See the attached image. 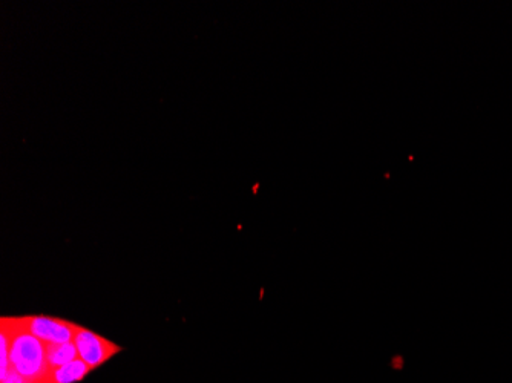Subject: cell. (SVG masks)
I'll list each match as a JSON object with an SVG mask.
<instances>
[{"label":"cell","instance_id":"cell-1","mask_svg":"<svg viewBox=\"0 0 512 383\" xmlns=\"http://www.w3.org/2000/svg\"><path fill=\"white\" fill-rule=\"evenodd\" d=\"M0 325L10 333L11 367L31 383H51V370L46 361V344L25 327L22 318H2Z\"/></svg>","mask_w":512,"mask_h":383},{"label":"cell","instance_id":"cell-2","mask_svg":"<svg viewBox=\"0 0 512 383\" xmlns=\"http://www.w3.org/2000/svg\"><path fill=\"white\" fill-rule=\"evenodd\" d=\"M79 357L91 368L92 371L111 361L112 357L122 353L123 348L114 344L100 334L94 333L89 328L80 327L74 338Z\"/></svg>","mask_w":512,"mask_h":383},{"label":"cell","instance_id":"cell-3","mask_svg":"<svg viewBox=\"0 0 512 383\" xmlns=\"http://www.w3.org/2000/svg\"><path fill=\"white\" fill-rule=\"evenodd\" d=\"M25 327L45 344L74 342L79 325L50 316H23Z\"/></svg>","mask_w":512,"mask_h":383},{"label":"cell","instance_id":"cell-4","mask_svg":"<svg viewBox=\"0 0 512 383\" xmlns=\"http://www.w3.org/2000/svg\"><path fill=\"white\" fill-rule=\"evenodd\" d=\"M89 373H92L91 368L79 357L76 361L69 362V364L53 370V373H51V383L83 382L89 376Z\"/></svg>","mask_w":512,"mask_h":383},{"label":"cell","instance_id":"cell-5","mask_svg":"<svg viewBox=\"0 0 512 383\" xmlns=\"http://www.w3.org/2000/svg\"><path fill=\"white\" fill-rule=\"evenodd\" d=\"M76 359H79V351H77L74 342L46 344V361H48L51 370L63 367V365L76 361Z\"/></svg>","mask_w":512,"mask_h":383},{"label":"cell","instance_id":"cell-6","mask_svg":"<svg viewBox=\"0 0 512 383\" xmlns=\"http://www.w3.org/2000/svg\"><path fill=\"white\" fill-rule=\"evenodd\" d=\"M0 383H31L27 377L22 376V374L17 373L14 368H11L4 377H0Z\"/></svg>","mask_w":512,"mask_h":383}]
</instances>
